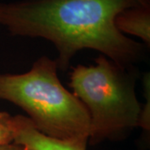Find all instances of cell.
<instances>
[{"mask_svg":"<svg viewBox=\"0 0 150 150\" xmlns=\"http://www.w3.org/2000/svg\"><path fill=\"white\" fill-rule=\"evenodd\" d=\"M139 4V0H17L0 3V25L13 36L51 42L63 71L83 49L129 67L144 59L145 48L119 32L114 21L118 13Z\"/></svg>","mask_w":150,"mask_h":150,"instance_id":"6da1fadb","label":"cell"},{"mask_svg":"<svg viewBox=\"0 0 150 150\" xmlns=\"http://www.w3.org/2000/svg\"><path fill=\"white\" fill-rule=\"evenodd\" d=\"M58 69L55 59L42 56L26 73L0 74V100L23 109L33 127L46 136L60 140L88 139V112L62 84Z\"/></svg>","mask_w":150,"mask_h":150,"instance_id":"7a4b0ae2","label":"cell"},{"mask_svg":"<svg viewBox=\"0 0 150 150\" xmlns=\"http://www.w3.org/2000/svg\"><path fill=\"white\" fill-rule=\"evenodd\" d=\"M138 72L103 55L95 64L77 65L70 74L73 93L89 115L88 143L122 140L139 127L142 103L136 95Z\"/></svg>","mask_w":150,"mask_h":150,"instance_id":"3957f363","label":"cell"},{"mask_svg":"<svg viewBox=\"0 0 150 150\" xmlns=\"http://www.w3.org/2000/svg\"><path fill=\"white\" fill-rule=\"evenodd\" d=\"M13 143L23 145L28 150H87L88 139L60 140L41 134L31 121L23 115L13 117Z\"/></svg>","mask_w":150,"mask_h":150,"instance_id":"277c9868","label":"cell"},{"mask_svg":"<svg viewBox=\"0 0 150 150\" xmlns=\"http://www.w3.org/2000/svg\"><path fill=\"white\" fill-rule=\"evenodd\" d=\"M115 26L123 34L140 38L145 46H150V5L127 8L115 18Z\"/></svg>","mask_w":150,"mask_h":150,"instance_id":"5b68a950","label":"cell"},{"mask_svg":"<svg viewBox=\"0 0 150 150\" xmlns=\"http://www.w3.org/2000/svg\"><path fill=\"white\" fill-rule=\"evenodd\" d=\"M143 84L144 89L145 103L142 104L139 127L149 133L150 130V77L149 73L145 74L143 79Z\"/></svg>","mask_w":150,"mask_h":150,"instance_id":"8992f818","label":"cell"},{"mask_svg":"<svg viewBox=\"0 0 150 150\" xmlns=\"http://www.w3.org/2000/svg\"><path fill=\"white\" fill-rule=\"evenodd\" d=\"M13 116L7 112H0V148L13 144Z\"/></svg>","mask_w":150,"mask_h":150,"instance_id":"52a82bcc","label":"cell"},{"mask_svg":"<svg viewBox=\"0 0 150 150\" xmlns=\"http://www.w3.org/2000/svg\"><path fill=\"white\" fill-rule=\"evenodd\" d=\"M0 150H28L25 147H23V145L18 144L16 143H13L8 145H6L4 147H1Z\"/></svg>","mask_w":150,"mask_h":150,"instance_id":"ba28073f","label":"cell"},{"mask_svg":"<svg viewBox=\"0 0 150 150\" xmlns=\"http://www.w3.org/2000/svg\"><path fill=\"white\" fill-rule=\"evenodd\" d=\"M139 1L143 5H150V0H139Z\"/></svg>","mask_w":150,"mask_h":150,"instance_id":"9c48e42d","label":"cell"}]
</instances>
